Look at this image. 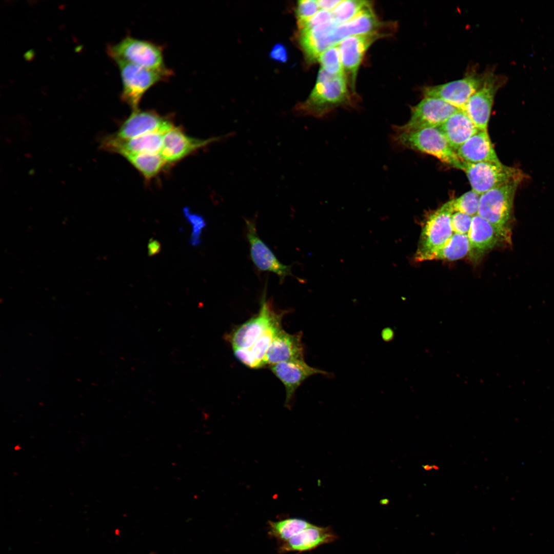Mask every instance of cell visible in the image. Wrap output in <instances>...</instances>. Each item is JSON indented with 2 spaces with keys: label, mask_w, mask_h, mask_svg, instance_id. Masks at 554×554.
<instances>
[{
  "label": "cell",
  "mask_w": 554,
  "mask_h": 554,
  "mask_svg": "<svg viewBox=\"0 0 554 554\" xmlns=\"http://www.w3.org/2000/svg\"><path fill=\"white\" fill-rule=\"evenodd\" d=\"M351 104L346 76L330 74L321 68L311 93L295 111L300 115L321 117L338 107Z\"/></svg>",
  "instance_id": "1"
},
{
  "label": "cell",
  "mask_w": 554,
  "mask_h": 554,
  "mask_svg": "<svg viewBox=\"0 0 554 554\" xmlns=\"http://www.w3.org/2000/svg\"><path fill=\"white\" fill-rule=\"evenodd\" d=\"M391 143L397 148L409 149L432 155L450 166L463 170L462 161L438 128L403 131L394 127Z\"/></svg>",
  "instance_id": "2"
},
{
  "label": "cell",
  "mask_w": 554,
  "mask_h": 554,
  "mask_svg": "<svg viewBox=\"0 0 554 554\" xmlns=\"http://www.w3.org/2000/svg\"><path fill=\"white\" fill-rule=\"evenodd\" d=\"M521 181H515L482 194L478 215L490 223L505 243L511 242L510 220L515 195Z\"/></svg>",
  "instance_id": "3"
},
{
  "label": "cell",
  "mask_w": 554,
  "mask_h": 554,
  "mask_svg": "<svg viewBox=\"0 0 554 554\" xmlns=\"http://www.w3.org/2000/svg\"><path fill=\"white\" fill-rule=\"evenodd\" d=\"M108 55L115 62H124L154 71L172 74L165 65L163 48L152 42L126 36L108 45Z\"/></svg>",
  "instance_id": "4"
},
{
  "label": "cell",
  "mask_w": 554,
  "mask_h": 554,
  "mask_svg": "<svg viewBox=\"0 0 554 554\" xmlns=\"http://www.w3.org/2000/svg\"><path fill=\"white\" fill-rule=\"evenodd\" d=\"M267 287L261 296L259 312L245 323L233 329L225 338L232 348H249L271 327L281 325L287 311H276L267 299Z\"/></svg>",
  "instance_id": "5"
},
{
  "label": "cell",
  "mask_w": 554,
  "mask_h": 554,
  "mask_svg": "<svg viewBox=\"0 0 554 554\" xmlns=\"http://www.w3.org/2000/svg\"><path fill=\"white\" fill-rule=\"evenodd\" d=\"M115 63L118 67L122 84L121 99L132 111L138 109L141 100L150 88L160 82L167 81L172 74L124 62Z\"/></svg>",
  "instance_id": "6"
},
{
  "label": "cell",
  "mask_w": 554,
  "mask_h": 554,
  "mask_svg": "<svg viewBox=\"0 0 554 554\" xmlns=\"http://www.w3.org/2000/svg\"><path fill=\"white\" fill-rule=\"evenodd\" d=\"M472 190L480 195L515 181H522L525 174L518 168L497 162L469 163L462 162Z\"/></svg>",
  "instance_id": "7"
},
{
  "label": "cell",
  "mask_w": 554,
  "mask_h": 554,
  "mask_svg": "<svg viewBox=\"0 0 554 554\" xmlns=\"http://www.w3.org/2000/svg\"><path fill=\"white\" fill-rule=\"evenodd\" d=\"M486 74V70L479 73L475 69L471 68L460 79L423 87L422 93L423 96L440 98L462 110L469 98L482 85Z\"/></svg>",
  "instance_id": "8"
},
{
  "label": "cell",
  "mask_w": 554,
  "mask_h": 554,
  "mask_svg": "<svg viewBox=\"0 0 554 554\" xmlns=\"http://www.w3.org/2000/svg\"><path fill=\"white\" fill-rule=\"evenodd\" d=\"M505 82L504 76L495 74L492 69L486 70L482 85L462 109L480 130L487 131L495 95Z\"/></svg>",
  "instance_id": "9"
},
{
  "label": "cell",
  "mask_w": 554,
  "mask_h": 554,
  "mask_svg": "<svg viewBox=\"0 0 554 554\" xmlns=\"http://www.w3.org/2000/svg\"><path fill=\"white\" fill-rule=\"evenodd\" d=\"M459 109L440 98L423 96L418 104L411 107L408 121L402 126L394 127L403 131L438 128Z\"/></svg>",
  "instance_id": "10"
},
{
  "label": "cell",
  "mask_w": 554,
  "mask_h": 554,
  "mask_svg": "<svg viewBox=\"0 0 554 554\" xmlns=\"http://www.w3.org/2000/svg\"><path fill=\"white\" fill-rule=\"evenodd\" d=\"M453 212L449 201L428 215L423 226L415 259L437 248L452 235Z\"/></svg>",
  "instance_id": "11"
},
{
  "label": "cell",
  "mask_w": 554,
  "mask_h": 554,
  "mask_svg": "<svg viewBox=\"0 0 554 554\" xmlns=\"http://www.w3.org/2000/svg\"><path fill=\"white\" fill-rule=\"evenodd\" d=\"M173 126L168 118L156 112L138 109L132 111L114 135L122 139L132 138L152 133H165Z\"/></svg>",
  "instance_id": "12"
},
{
  "label": "cell",
  "mask_w": 554,
  "mask_h": 554,
  "mask_svg": "<svg viewBox=\"0 0 554 554\" xmlns=\"http://www.w3.org/2000/svg\"><path fill=\"white\" fill-rule=\"evenodd\" d=\"M245 223L246 236L253 264L259 271H269L276 274L282 283L286 276L292 275L291 266L281 263L272 250L260 239L254 221L246 219Z\"/></svg>",
  "instance_id": "13"
},
{
  "label": "cell",
  "mask_w": 554,
  "mask_h": 554,
  "mask_svg": "<svg viewBox=\"0 0 554 554\" xmlns=\"http://www.w3.org/2000/svg\"><path fill=\"white\" fill-rule=\"evenodd\" d=\"M223 137L196 138L187 135L180 127L174 126L164 134L160 153L167 163H174Z\"/></svg>",
  "instance_id": "14"
},
{
  "label": "cell",
  "mask_w": 554,
  "mask_h": 554,
  "mask_svg": "<svg viewBox=\"0 0 554 554\" xmlns=\"http://www.w3.org/2000/svg\"><path fill=\"white\" fill-rule=\"evenodd\" d=\"M272 373L285 387L286 399L284 406L290 409L295 391L309 377L327 372L308 365L304 359L280 362L269 366Z\"/></svg>",
  "instance_id": "15"
},
{
  "label": "cell",
  "mask_w": 554,
  "mask_h": 554,
  "mask_svg": "<svg viewBox=\"0 0 554 554\" xmlns=\"http://www.w3.org/2000/svg\"><path fill=\"white\" fill-rule=\"evenodd\" d=\"M384 35V33L381 32L352 35L338 44L346 76L347 74L350 77L352 87L355 82L358 71L366 51L375 41Z\"/></svg>",
  "instance_id": "16"
},
{
  "label": "cell",
  "mask_w": 554,
  "mask_h": 554,
  "mask_svg": "<svg viewBox=\"0 0 554 554\" xmlns=\"http://www.w3.org/2000/svg\"><path fill=\"white\" fill-rule=\"evenodd\" d=\"M164 134L152 133L128 139L110 135L103 140L101 146L103 149L118 153L123 156L140 153H159L162 149Z\"/></svg>",
  "instance_id": "17"
},
{
  "label": "cell",
  "mask_w": 554,
  "mask_h": 554,
  "mask_svg": "<svg viewBox=\"0 0 554 554\" xmlns=\"http://www.w3.org/2000/svg\"><path fill=\"white\" fill-rule=\"evenodd\" d=\"M302 333L290 334L283 329L271 342L263 359L264 366L280 362L304 359Z\"/></svg>",
  "instance_id": "18"
},
{
  "label": "cell",
  "mask_w": 554,
  "mask_h": 554,
  "mask_svg": "<svg viewBox=\"0 0 554 554\" xmlns=\"http://www.w3.org/2000/svg\"><path fill=\"white\" fill-rule=\"evenodd\" d=\"M467 236L469 243L468 254L474 261L499 244L505 243L493 226L478 214L472 217Z\"/></svg>",
  "instance_id": "19"
},
{
  "label": "cell",
  "mask_w": 554,
  "mask_h": 554,
  "mask_svg": "<svg viewBox=\"0 0 554 554\" xmlns=\"http://www.w3.org/2000/svg\"><path fill=\"white\" fill-rule=\"evenodd\" d=\"M456 153L462 162L469 163L500 161L487 131L479 130L462 145Z\"/></svg>",
  "instance_id": "20"
},
{
  "label": "cell",
  "mask_w": 554,
  "mask_h": 554,
  "mask_svg": "<svg viewBox=\"0 0 554 554\" xmlns=\"http://www.w3.org/2000/svg\"><path fill=\"white\" fill-rule=\"evenodd\" d=\"M438 128L456 152L462 145L480 130L462 109L450 116Z\"/></svg>",
  "instance_id": "21"
},
{
  "label": "cell",
  "mask_w": 554,
  "mask_h": 554,
  "mask_svg": "<svg viewBox=\"0 0 554 554\" xmlns=\"http://www.w3.org/2000/svg\"><path fill=\"white\" fill-rule=\"evenodd\" d=\"M335 535L328 527L311 525L284 542V551H306L312 549L322 544L333 541Z\"/></svg>",
  "instance_id": "22"
},
{
  "label": "cell",
  "mask_w": 554,
  "mask_h": 554,
  "mask_svg": "<svg viewBox=\"0 0 554 554\" xmlns=\"http://www.w3.org/2000/svg\"><path fill=\"white\" fill-rule=\"evenodd\" d=\"M382 23L379 21L371 5L351 19L337 25L334 29L336 37L341 41L347 37L379 32Z\"/></svg>",
  "instance_id": "23"
},
{
  "label": "cell",
  "mask_w": 554,
  "mask_h": 554,
  "mask_svg": "<svg viewBox=\"0 0 554 554\" xmlns=\"http://www.w3.org/2000/svg\"><path fill=\"white\" fill-rule=\"evenodd\" d=\"M282 329V325L274 326L266 331L249 348H234L237 359L245 365L258 369L264 366L263 359L273 339Z\"/></svg>",
  "instance_id": "24"
},
{
  "label": "cell",
  "mask_w": 554,
  "mask_h": 554,
  "mask_svg": "<svg viewBox=\"0 0 554 554\" xmlns=\"http://www.w3.org/2000/svg\"><path fill=\"white\" fill-rule=\"evenodd\" d=\"M469 251V243L467 234L453 233L443 244L437 248L415 259L422 262L435 260L453 261L465 257Z\"/></svg>",
  "instance_id": "25"
},
{
  "label": "cell",
  "mask_w": 554,
  "mask_h": 554,
  "mask_svg": "<svg viewBox=\"0 0 554 554\" xmlns=\"http://www.w3.org/2000/svg\"><path fill=\"white\" fill-rule=\"evenodd\" d=\"M124 157L147 180L156 176L167 163L160 153L128 154Z\"/></svg>",
  "instance_id": "26"
},
{
  "label": "cell",
  "mask_w": 554,
  "mask_h": 554,
  "mask_svg": "<svg viewBox=\"0 0 554 554\" xmlns=\"http://www.w3.org/2000/svg\"><path fill=\"white\" fill-rule=\"evenodd\" d=\"M271 533L285 542L312 524L299 519H287L269 523Z\"/></svg>",
  "instance_id": "27"
},
{
  "label": "cell",
  "mask_w": 554,
  "mask_h": 554,
  "mask_svg": "<svg viewBox=\"0 0 554 554\" xmlns=\"http://www.w3.org/2000/svg\"><path fill=\"white\" fill-rule=\"evenodd\" d=\"M370 5L369 2L366 1H342L331 12L332 21L337 25L347 22Z\"/></svg>",
  "instance_id": "28"
},
{
  "label": "cell",
  "mask_w": 554,
  "mask_h": 554,
  "mask_svg": "<svg viewBox=\"0 0 554 554\" xmlns=\"http://www.w3.org/2000/svg\"><path fill=\"white\" fill-rule=\"evenodd\" d=\"M318 61L320 63L321 68L327 73L334 75L346 76L338 44L322 52Z\"/></svg>",
  "instance_id": "29"
},
{
  "label": "cell",
  "mask_w": 554,
  "mask_h": 554,
  "mask_svg": "<svg viewBox=\"0 0 554 554\" xmlns=\"http://www.w3.org/2000/svg\"><path fill=\"white\" fill-rule=\"evenodd\" d=\"M481 195L471 190L460 197L451 200L453 212H459L474 216L478 214Z\"/></svg>",
  "instance_id": "30"
},
{
  "label": "cell",
  "mask_w": 554,
  "mask_h": 554,
  "mask_svg": "<svg viewBox=\"0 0 554 554\" xmlns=\"http://www.w3.org/2000/svg\"><path fill=\"white\" fill-rule=\"evenodd\" d=\"M183 213L192 226L189 243L192 246H197L201 242L202 232L206 226L205 219L201 214L192 212L189 207H185Z\"/></svg>",
  "instance_id": "31"
},
{
  "label": "cell",
  "mask_w": 554,
  "mask_h": 554,
  "mask_svg": "<svg viewBox=\"0 0 554 554\" xmlns=\"http://www.w3.org/2000/svg\"><path fill=\"white\" fill-rule=\"evenodd\" d=\"M320 10L317 1L302 0L297 2L295 10L298 28L312 17Z\"/></svg>",
  "instance_id": "32"
},
{
  "label": "cell",
  "mask_w": 554,
  "mask_h": 554,
  "mask_svg": "<svg viewBox=\"0 0 554 554\" xmlns=\"http://www.w3.org/2000/svg\"><path fill=\"white\" fill-rule=\"evenodd\" d=\"M472 216L459 212H454L451 216V226L454 233L467 234L470 229Z\"/></svg>",
  "instance_id": "33"
},
{
  "label": "cell",
  "mask_w": 554,
  "mask_h": 554,
  "mask_svg": "<svg viewBox=\"0 0 554 554\" xmlns=\"http://www.w3.org/2000/svg\"><path fill=\"white\" fill-rule=\"evenodd\" d=\"M332 19L331 12L320 9L312 17L306 22L299 31L307 30L316 26L327 23Z\"/></svg>",
  "instance_id": "34"
},
{
  "label": "cell",
  "mask_w": 554,
  "mask_h": 554,
  "mask_svg": "<svg viewBox=\"0 0 554 554\" xmlns=\"http://www.w3.org/2000/svg\"><path fill=\"white\" fill-rule=\"evenodd\" d=\"M270 57L275 60L285 62L287 57V50L283 45H275L270 52Z\"/></svg>",
  "instance_id": "35"
},
{
  "label": "cell",
  "mask_w": 554,
  "mask_h": 554,
  "mask_svg": "<svg viewBox=\"0 0 554 554\" xmlns=\"http://www.w3.org/2000/svg\"><path fill=\"white\" fill-rule=\"evenodd\" d=\"M342 1V0H319L317 3L320 9L331 12Z\"/></svg>",
  "instance_id": "36"
},
{
  "label": "cell",
  "mask_w": 554,
  "mask_h": 554,
  "mask_svg": "<svg viewBox=\"0 0 554 554\" xmlns=\"http://www.w3.org/2000/svg\"><path fill=\"white\" fill-rule=\"evenodd\" d=\"M161 250V245L157 240L151 238L148 244V254L149 256H153L159 253Z\"/></svg>",
  "instance_id": "37"
}]
</instances>
